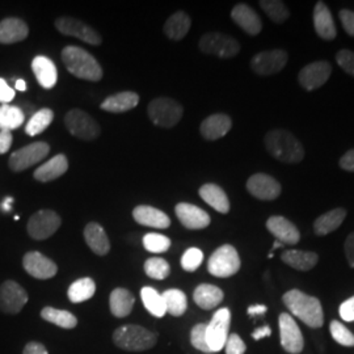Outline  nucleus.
<instances>
[{
  "label": "nucleus",
  "mask_w": 354,
  "mask_h": 354,
  "mask_svg": "<svg viewBox=\"0 0 354 354\" xmlns=\"http://www.w3.org/2000/svg\"><path fill=\"white\" fill-rule=\"evenodd\" d=\"M23 354H49L48 349L45 348V345H42L41 342H32L26 344Z\"/></svg>",
  "instance_id": "nucleus-56"
},
{
  "label": "nucleus",
  "mask_w": 354,
  "mask_h": 354,
  "mask_svg": "<svg viewBox=\"0 0 354 354\" xmlns=\"http://www.w3.org/2000/svg\"><path fill=\"white\" fill-rule=\"evenodd\" d=\"M266 306L264 304H254V306H251V307H248V310H247V313H248V315L250 317H256V315H264L266 313Z\"/></svg>",
  "instance_id": "nucleus-58"
},
{
  "label": "nucleus",
  "mask_w": 354,
  "mask_h": 354,
  "mask_svg": "<svg viewBox=\"0 0 354 354\" xmlns=\"http://www.w3.org/2000/svg\"><path fill=\"white\" fill-rule=\"evenodd\" d=\"M340 20H342V26L345 29V32L354 37V12L349 11V10H342L340 13Z\"/></svg>",
  "instance_id": "nucleus-50"
},
{
  "label": "nucleus",
  "mask_w": 354,
  "mask_h": 354,
  "mask_svg": "<svg viewBox=\"0 0 354 354\" xmlns=\"http://www.w3.org/2000/svg\"><path fill=\"white\" fill-rule=\"evenodd\" d=\"M192 21L190 17L185 12L178 11L169 16V19L165 21V36L172 41H180L185 37L189 32Z\"/></svg>",
  "instance_id": "nucleus-35"
},
{
  "label": "nucleus",
  "mask_w": 354,
  "mask_h": 354,
  "mask_svg": "<svg viewBox=\"0 0 354 354\" xmlns=\"http://www.w3.org/2000/svg\"><path fill=\"white\" fill-rule=\"evenodd\" d=\"M145 272L152 279H165L169 273V264L162 257H151L145 263Z\"/></svg>",
  "instance_id": "nucleus-43"
},
{
  "label": "nucleus",
  "mask_w": 354,
  "mask_h": 354,
  "mask_svg": "<svg viewBox=\"0 0 354 354\" xmlns=\"http://www.w3.org/2000/svg\"><path fill=\"white\" fill-rule=\"evenodd\" d=\"M270 335H272V329H270V327L264 326V327H261V328L254 329V330H253L252 337L254 340H261V339L268 337V336H270Z\"/></svg>",
  "instance_id": "nucleus-57"
},
{
  "label": "nucleus",
  "mask_w": 354,
  "mask_h": 354,
  "mask_svg": "<svg viewBox=\"0 0 354 354\" xmlns=\"http://www.w3.org/2000/svg\"><path fill=\"white\" fill-rule=\"evenodd\" d=\"M140 298H142V302L145 304L146 310L151 314L152 317H163L167 314L162 294H159L151 286H145L140 290Z\"/></svg>",
  "instance_id": "nucleus-39"
},
{
  "label": "nucleus",
  "mask_w": 354,
  "mask_h": 354,
  "mask_svg": "<svg viewBox=\"0 0 354 354\" xmlns=\"http://www.w3.org/2000/svg\"><path fill=\"white\" fill-rule=\"evenodd\" d=\"M339 165H340L342 169L354 172V149L353 150H349L345 155H342Z\"/></svg>",
  "instance_id": "nucleus-55"
},
{
  "label": "nucleus",
  "mask_w": 354,
  "mask_h": 354,
  "mask_svg": "<svg viewBox=\"0 0 354 354\" xmlns=\"http://www.w3.org/2000/svg\"><path fill=\"white\" fill-rule=\"evenodd\" d=\"M134 302H136V298L130 291L124 288H117L111 292V297H109L111 313L114 317H127L133 310Z\"/></svg>",
  "instance_id": "nucleus-33"
},
{
  "label": "nucleus",
  "mask_w": 354,
  "mask_h": 354,
  "mask_svg": "<svg viewBox=\"0 0 354 354\" xmlns=\"http://www.w3.org/2000/svg\"><path fill=\"white\" fill-rule=\"evenodd\" d=\"M345 254L349 266L354 268V232L349 234V236L345 241Z\"/></svg>",
  "instance_id": "nucleus-54"
},
{
  "label": "nucleus",
  "mask_w": 354,
  "mask_h": 354,
  "mask_svg": "<svg viewBox=\"0 0 354 354\" xmlns=\"http://www.w3.org/2000/svg\"><path fill=\"white\" fill-rule=\"evenodd\" d=\"M143 245L146 251L151 253H165L171 247V239L160 234H146L143 238Z\"/></svg>",
  "instance_id": "nucleus-44"
},
{
  "label": "nucleus",
  "mask_w": 354,
  "mask_h": 354,
  "mask_svg": "<svg viewBox=\"0 0 354 354\" xmlns=\"http://www.w3.org/2000/svg\"><path fill=\"white\" fill-rule=\"evenodd\" d=\"M340 317L345 322H354V297L349 298L340 306Z\"/></svg>",
  "instance_id": "nucleus-52"
},
{
  "label": "nucleus",
  "mask_w": 354,
  "mask_h": 354,
  "mask_svg": "<svg viewBox=\"0 0 354 354\" xmlns=\"http://www.w3.org/2000/svg\"><path fill=\"white\" fill-rule=\"evenodd\" d=\"M288 53L281 49L261 51L253 57L251 67L259 75H273L283 70V67L288 64Z\"/></svg>",
  "instance_id": "nucleus-15"
},
{
  "label": "nucleus",
  "mask_w": 354,
  "mask_h": 354,
  "mask_svg": "<svg viewBox=\"0 0 354 354\" xmlns=\"http://www.w3.org/2000/svg\"><path fill=\"white\" fill-rule=\"evenodd\" d=\"M67 130L79 140H93L100 137L102 129L96 120L82 109H73L64 115Z\"/></svg>",
  "instance_id": "nucleus-7"
},
{
  "label": "nucleus",
  "mask_w": 354,
  "mask_h": 354,
  "mask_svg": "<svg viewBox=\"0 0 354 354\" xmlns=\"http://www.w3.org/2000/svg\"><path fill=\"white\" fill-rule=\"evenodd\" d=\"M23 266L28 274L37 279H53L58 272L57 264L37 251L26 253L23 259Z\"/></svg>",
  "instance_id": "nucleus-18"
},
{
  "label": "nucleus",
  "mask_w": 354,
  "mask_h": 354,
  "mask_svg": "<svg viewBox=\"0 0 354 354\" xmlns=\"http://www.w3.org/2000/svg\"><path fill=\"white\" fill-rule=\"evenodd\" d=\"M314 26L317 36L326 41H332L337 36L336 26L328 7L323 1H317L314 8Z\"/></svg>",
  "instance_id": "nucleus-23"
},
{
  "label": "nucleus",
  "mask_w": 354,
  "mask_h": 354,
  "mask_svg": "<svg viewBox=\"0 0 354 354\" xmlns=\"http://www.w3.org/2000/svg\"><path fill=\"white\" fill-rule=\"evenodd\" d=\"M231 324V313L228 308H221L215 311L210 323L206 327V339L212 353L221 352L228 337V329Z\"/></svg>",
  "instance_id": "nucleus-9"
},
{
  "label": "nucleus",
  "mask_w": 354,
  "mask_h": 354,
  "mask_svg": "<svg viewBox=\"0 0 354 354\" xmlns=\"http://www.w3.org/2000/svg\"><path fill=\"white\" fill-rule=\"evenodd\" d=\"M53 120H54V112L51 109L49 108L39 109L37 113L33 114L32 118L28 121L26 127V134L30 137H36L50 127Z\"/></svg>",
  "instance_id": "nucleus-41"
},
{
  "label": "nucleus",
  "mask_w": 354,
  "mask_h": 354,
  "mask_svg": "<svg viewBox=\"0 0 354 354\" xmlns=\"http://www.w3.org/2000/svg\"><path fill=\"white\" fill-rule=\"evenodd\" d=\"M266 228L272 235H274L276 241H281L282 244L294 245L301 239V234L295 225L281 215L270 216L266 221Z\"/></svg>",
  "instance_id": "nucleus-20"
},
{
  "label": "nucleus",
  "mask_w": 354,
  "mask_h": 354,
  "mask_svg": "<svg viewBox=\"0 0 354 354\" xmlns=\"http://www.w3.org/2000/svg\"><path fill=\"white\" fill-rule=\"evenodd\" d=\"M200 196L205 203L210 205L221 214L230 212V201L226 192L216 184H205L200 188Z\"/></svg>",
  "instance_id": "nucleus-30"
},
{
  "label": "nucleus",
  "mask_w": 354,
  "mask_h": 354,
  "mask_svg": "<svg viewBox=\"0 0 354 354\" xmlns=\"http://www.w3.org/2000/svg\"><path fill=\"white\" fill-rule=\"evenodd\" d=\"M241 269V257L238 251L230 245L225 244L215 251L209 261L207 270L210 274L218 279H227L236 274Z\"/></svg>",
  "instance_id": "nucleus-5"
},
{
  "label": "nucleus",
  "mask_w": 354,
  "mask_h": 354,
  "mask_svg": "<svg viewBox=\"0 0 354 354\" xmlns=\"http://www.w3.org/2000/svg\"><path fill=\"white\" fill-rule=\"evenodd\" d=\"M330 73H332V66L328 62L326 61L313 62L304 66V68L299 71L298 80L304 89L314 91L327 83Z\"/></svg>",
  "instance_id": "nucleus-17"
},
{
  "label": "nucleus",
  "mask_w": 354,
  "mask_h": 354,
  "mask_svg": "<svg viewBox=\"0 0 354 354\" xmlns=\"http://www.w3.org/2000/svg\"><path fill=\"white\" fill-rule=\"evenodd\" d=\"M260 7L264 10L268 17L274 23H283L289 19L290 12L283 1L279 0H261Z\"/></svg>",
  "instance_id": "nucleus-42"
},
{
  "label": "nucleus",
  "mask_w": 354,
  "mask_h": 354,
  "mask_svg": "<svg viewBox=\"0 0 354 354\" xmlns=\"http://www.w3.org/2000/svg\"><path fill=\"white\" fill-rule=\"evenodd\" d=\"M203 253L198 248H189L187 250L181 257V266L187 272H194L203 264Z\"/></svg>",
  "instance_id": "nucleus-47"
},
{
  "label": "nucleus",
  "mask_w": 354,
  "mask_h": 354,
  "mask_svg": "<svg viewBox=\"0 0 354 354\" xmlns=\"http://www.w3.org/2000/svg\"><path fill=\"white\" fill-rule=\"evenodd\" d=\"M226 354H244L245 353V344L241 340V336L236 333L228 335L227 342H226Z\"/></svg>",
  "instance_id": "nucleus-49"
},
{
  "label": "nucleus",
  "mask_w": 354,
  "mask_h": 354,
  "mask_svg": "<svg viewBox=\"0 0 354 354\" xmlns=\"http://www.w3.org/2000/svg\"><path fill=\"white\" fill-rule=\"evenodd\" d=\"M28 304L26 289L15 281H6L0 286V311L8 315L19 314Z\"/></svg>",
  "instance_id": "nucleus-12"
},
{
  "label": "nucleus",
  "mask_w": 354,
  "mask_h": 354,
  "mask_svg": "<svg viewBox=\"0 0 354 354\" xmlns=\"http://www.w3.org/2000/svg\"><path fill=\"white\" fill-rule=\"evenodd\" d=\"M231 127L232 121L227 114H213L203 120L200 131L205 140H216L225 137L231 130Z\"/></svg>",
  "instance_id": "nucleus-22"
},
{
  "label": "nucleus",
  "mask_w": 354,
  "mask_h": 354,
  "mask_svg": "<svg viewBox=\"0 0 354 354\" xmlns=\"http://www.w3.org/2000/svg\"><path fill=\"white\" fill-rule=\"evenodd\" d=\"M223 291L218 286L210 285V283H203L196 288L193 292V299L198 307L203 310H213L218 304L223 301Z\"/></svg>",
  "instance_id": "nucleus-31"
},
{
  "label": "nucleus",
  "mask_w": 354,
  "mask_h": 354,
  "mask_svg": "<svg viewBox=\"0 0 354 354\" xmlns=\"http://www.w3.org/2000/svg\"><path fill=\"white\" fill-rule=\"evenodd\" d=\"M16 89H19V91H21V92L26 91V83L23 79H17V80H16Z\"/></svg>",
  "instance_id": "nucleus-59"
},
{
  "label": "nucleus",
  "mask_w": 354,
  "mask_h": 354,
  "mask_svg": "<svg viewBox=\"0 0 354 354\" xmlns=\"http://www.w3.org/2000/svg\"><path fill=\"white\" fill-rule=\"evenodd\" d=\"M84 239L89 248L99 254L105 256L111 250V243L102 226L96 222H91L84 228Z\"/></svg>",
  "instance_id": "nucleus-29"
},
{
  "label": "nucleus",
  "mask_w": 354,
  "mask_h": 354,
  "mask_svg": "<svg viewBox=\"0 0 354 354\" xmlns=\"http://www.w3.org/2000/svg\"><path fill=\"white\" fill-rule=\"evenodd\" d=\"M231 19L241 26V29L250 36H256L261 32L263 23L257 13L244 3L236 4L231 11Z\"/></svg>",
  "instance_id": "nucleus-21"
},
{
  "label": "nucleus",
  "mask_w": 354,
  "mask_h": 354,
  "mask_svg": "<svg viewBox=\"0 0 354 354\" xmlns=\"http://www.w3.org/2000/svg\"><path fill=\"white\" fill-rule=\"evenodd\" d=\"M13 203V198L11 197H8V198H6V201L3 203V210H6V212H10L11 210V203Z\"/></svg>",
  "instance_id": "nucleus-60"
},
{
  "label": "nucleus",
  "mask_w": 354,
  "mask_h": 354,
  "mask_svg": "<svg viewBox=\"0 0 354 354\" xmlns=\"http://www.w3.org/2000/svg\"><path fill=\"white\" fill-rule=\"evenodd\" d=\"M41 317L51 324H55L61 328L73 329L77 326V319L68 311L58 310L54 307H45L41 311Z\"/></svg>",
  "instance_id": "nucleus-40"
},
{
  "label": "nucleus",
  "mask_w": 354,
  "mask_h": 354,
  "mask_svg": "<svg viewBox=\"0 0 354 354\" xmlns=\"http://www.w3.org/2000/svg\"><path fill=\"white\" fill-rule=\"evenodd\" d=\"M13 99H15V89L11 88L3 77H0V102H1V105L12 102Z\"/></svg>",
  "instance_id": "nucleus-51"
},
{
  "label": "nucleus",
  "mask_w": 354,
  "mask_h": 354,
  "mask_svg": "<svg viewBox=\"0 0 354 354\" xmlns=\"http://www.w3.org/2000/svg\"><path fill=\"white\" fill-rule=\"evenodd\" d=\"M61 57L68 73H71L76 77L89 82L102 80V66L88 51L77 46H66Z\"/></svg>",
  "instance_id": "nucleus-3"
},
{
  "label": "nucleus",
  "mask_w": 354,
  "mask_h": 354,
  "mask_svg": "<svg viewBox=\"0 0 354 354\" xmlns=\"http://www.w3.org/2000/svg\"><path fill=\"white\" fill-rule=\"evenodd\" d=\"M96 283L89 277L80 279L73 282L67 290V297L73 304H82L91 299L95 295Z\"/></svg>",
  "instance_id": "nucleus-36"
},
{
  "label": "nucleus",
  "mask_w": 354,
  "mask_h": 354,
  "mask_svg": "<svg viewBox=\"0 0 354 354\" xmlns=\"http://www.w3.org/2000/svg\"><path fill=\"white\" fill-rule=\"evenodd\" d=\"M345 216H346V210L342 209V207L333 209L330 212L320 215L314 223L315 234L317 236H324V235H328L330 232L336 231L337 228L342 226Z\"/></svg>",
  "instance_id": "nucleus-34"
},
{
  "label": "nucleus",
  "mask_w": 354,
  "mask_h": 354,
  "mask_svg": "<svg viewBox=\"0 0 354 354\" xmlns=\"http://www.w3.org/2000/svg\"><path fill=\"white\" fill-rule=\"evenodd\" d=\"M140 102V96L136 92H120L113 96L106 97L102 104V111L111 113H125L127 111L134 109Z\"/></svg>",
  "instance_id": "nucleus-28"
},
{
  "label": "nucleus",
  "mask_w": 354,
  "mask_h": 354,
  "mask_svg": "<svg viewBox=\"0 0 354 354\" xmlns=\"http://www.w3.org/2000/svg\"><path fill=\"white\" fill-rule=\"evenodd\" d=\"M264 142L268 152L282 163L295 165L304 160V149L302 143L288 130H270L266 134Z\"/></svg>",
  "instance_id": "nucleus-2"
},
{
  "label": "nucleus",
  "mask_w": 354,
  "mask_h": 354,
  "mask_svg": "<svg viewBox=\"0 0 354 354\" xmlns=\"http://www.w3.org/2000/svg\"><path fill=\"white\" fill-rule=\"evenodd\" d=\"M32 70L42 88L50 89L57 84L58 71L50 58L38 55L32 62Z\"/></svg>",
  "instance_id": "nucleus-25"
},
{
  "label": "nucleus",
  "mask_w": 354,
  "mask_h": 354,
  "mask_svg": "<svg viewBox=\"0 0 354 354\" xmlns=\"http://www.w3.org/2000/svg\"><path fill=\"white\" fill-rule=\"evenodd\" d=\"M133 216L142 226L153 228H168L171 226L169 216L159 209L140 205L133 210Z\"/></svg>",
  "instance_id": "nucleus-24"
},
{
  "label": "nucleus",
  "mask_w": 354,
  "mask_h": 354,
  "mask_svg": "<svg viewBox=\"0 0 354 354\" xmlns=\"http://www.w3.org/2000/svg\"><path fill=\"white\" fill-rule=\"evenodd\" d=\"M24 121L26 115L20 108L8 104L0 105V131H12L15 129L21 127Z\"/></svg>",
  "instance_id": "nucleus-37"
},
{
  "label": "nucleus",
  "mask_w": 354,
  "mask_h": 354,
  "mask_svg": "<svg viewBox=\"0 0 354 354\" xmlns=\"http://www.w3.org/2000/svg\"><path fill=\"white\" fill-rule=\"evenodd\" d=\"M206 327H207V324H203V323H200V324L194 326V327L192 328V332H190V342H192V345H193L196 349L201 351L203 353L210 354L212 353V351H210V348H209V345H207Z\"/></svg>",
  "instance_id": "nucleus-46"
},
{
  "label": "nucleus",
  "mask_w": 354,
  "mask_h": 354,
  "mask_svg": "<svg viewBox=\"0 0 354 354\" xmlns=\"http://www.w3.org/2000/svg\"><path fill=\"white\" fill-rule=\"evenodd\" d=\"M55 28L64 36L79 38L89 45H100L102 38L92 26L73 17H59L55 20Z\"/></svg>",
  "instance_id": "nucleus-14"
},
{
  "label": "nucleus",
  "mask_w": 354,
  "mask_h": 354,
  "mask_svg": "<svg viewBox=\"0 0 354 354\" xmlns=\"http://www.w3.org/2000/svg\"><path fill=\"white\" fill-rule=\"evenodd\" d=\"M336 61L346 74L354 76V51L342 49L336 54Z\"/></svg>",
  "instance_id": "nucleus-48"
},
{
  "label": "nucleus",
  "mask_w": 354,
  "mask_h": 354,
  "mask_svg": "<svg viewBox=\"0 0 354 354\" xmlns=\"http://www.w3.org/2000/svg\"><path fill=\"white\" fill-rule=\"evenodd\" d=\"M198 46L205 54L219 58H232L241 51V45L235 38L218 32L203 35Z\"/></svg>",
  "instance_id": "nucleus-8"
},
{
  "label": "nucleus",
  "mask_w": 354,
  "mask_h": 354,
  "mask_svg": "<svg viewBox=\"0 0 354 354\" xmlns=\"http://www.w3.org/2000/svg\"><path fill=\"white\" fill-rule=\"evenodd\" d=\"M165 301V310L172 317H181L188 308V301L184 291L178 289H169L165 290L162 295Z\"/></svg>",
  "instance_id": "nucleus-38"
},
{
  "label": "nucleus",
  "mask_w": 354,
  "mask_h": 354,
  "mask_svg": "<svg viewBox=\"0 0 354 354\" xmlns=\"http://www.w3.org/2000/svg\"><path fill=\"white\" fill-rule=\"evenodd\" d=\"M282 301L294 317L301 319L310 328H320L324 324V314L320 301L304 294V291L292 289L283 294Z\"/></svg>",
  "instance_id": "nucleus-1"
},
{
  "label": "nucleus",
  "mask_w": 354,
  "mask_h": 354,
  "mask_svg": "<svg viewBox=\"0 0 354 354\" xmlns=\"http://www.w3.org/2000/svg\"><path fill=\"white\" fill-rule=\"evenodd\" d=\"M279 339L282 348L290 354L301 353L304 351V335L298 327L297 322L290 314H281L279 319Z\"/></svg>",
  "instance_id": "nucleus-13"
},
{
  "label": "nucleus",
  "mask_w": 354,
  "mask_h": 354,
  "mask_svg": "<svg viewBox=\"0 0 354 354\" xmlns=\"http://www.w3.org/2000/svg\"><path fill=\"white\" fill-rule=\"evenodd\" d=\"M68 169V160L64 153L55 155L49 162L39 165L35 171L33 176L39 183H49L57 180L58 177L64 176Z\"/></svg>",
  "instance_id": "nucleus-27"
},
{
  "label": "nucleus",
  "mask_w": 354,
  "mask_h": 354,
  "mask_svg": "<svg viewBox=\"0 0 354 354\" xmlns=\"http://www.w3.org/2000/svg\"><path fill=\"white\" fill-rule=\"evenodd\" d=\"M177 218L188 230H203L210 225V215L192 203H177L175 207Z\"/></svg>",
  "instance_id": "nucleus-19"
},
{
  "label": "nucleus",
  "mask_w": 354,
  "mask_h": 354,
  "mask_svg": "<svg viewBox=\"0 0 354 354\" xmlns=\"http://www.w3.org/2000/svg\"><path fill=\"white\" fill-rule=\"evenodd\" d=\"M50 151V146L45 142H36L13 152L10 156L8 165L13 172L26 171L29 167L44 160Z\"/></svg>",
  "instance_id": "nucleus-11"
},
{
  "label": "nucleus",
  "mask_w": 354,
  "mask_h": 354,
  "mask_svg": "<svg viewBox=\"0 0 354 354\" xmlns=\"http://www.w3.org/2000/svg\"><path fill=\"white\" fill-rule=\"evenodd\" d=\"M329 330L335 342H339L342 346H354V335L342 324V322L332 320Z\"/></svg>",
  "instance_id": "nucleus-45"
},
{
  "label": "nucleus",
  "mask_w": 354,
  "mask_h": 354,
  "mask_svg": "<svg viewBox=\"0 0 354 354\" xmlns=\"http://www.w3.org/2000/svg\"><path fill=\"white\" fill-rule=\"evenodd\" d=\"M147 113L156 127H176L180 122L184 109L180 102L169 97H158L149 104Z\"/></svg>",
  "instance_id": "nucleus-6"
},
{
  "label": "nucleus",
  "mask_w": 354,
  "mask_h": 354,
  "mask_svg": "<svg viewBox=\"0 0 354 354\" xmlns=\"http://www.w3.org/2000/svg\"><path fill=\"white\" fill-rule=\"evenodd\" d=\"M61 216L53 210H39L28 222V234L35 241H45L61 227Z\"/></svg>",
  "instance_id": "nucleus-10"
},
{
  "label": "nucleus",
  "mask_w": 354,
  "mask_h": 354,
  "mask_svg": "<svg viewBox=\"0 0 354 354\" xmlns=\"http://www.w3.org/2000/svg\"><path fill=\"white\" fill-rule=\"evenodd\" d=\"M281 260L297 270L307 272L317 266L319 256L315 252L288 250L281 254Z\"/></svg>",
  "instance_id": "nucleus-32"
},
{
  "label": "nucleus",
  "mask_w": 354,
  "mask_h": 354,
  "mask_svg": "<svg viewBox=\"0 0 354 354\" xmlns=\"http://www.w3.org/2000/svg\"><path fill=\"white\" fill-rule=\"evenodd\" d=\"M158 335L140 326L127 324L115 329L113 342L118 348L127 352L149 351L156 345Z\"/></svg>",
  "instance_id": "nucleus-4"
},
{
  "label": "nucleus",
  "mask_w": 354,
  "mask_h": 354,
  "mask_svg": "<svg viewBox=\"0 0 354 354\" xmlns=\"http://www.w3.org/2000/svg\"><path fill=\"white\" fill-rule=\"evenodd\" d=\"M12 133L11 131H0V155L10 151L12 146Z\"/></svg>",
  "instance_id": "nucleus-53"
},
{
  "label": "nucleus",
  "mask_w": 354,
  "mask_h": 354,
  "mask_svg": "<svg viewBox=\"0 0 354 354\" xmlns=\"http://www.w3.org/2000/svg\"><path fill=\"white\" fill-rule=\"evenodd\" d=\"M29 35L26 21L16 17H8L0 21V44H16L24 41Z\"/></svg>",
  "instance_id": "nucleus-26"
},
{
  "label": "nucleus",
  "mask_w": 354,
  "mask_h": 354,
  "mask_svg": "<svg viewBox=\"0 0 354 354\" xmlns=\"http://www.w3.org/2000/svg\"><path fill=\"white\" fill-rule=\"evenodd\" d=\"M247 189L257 200L272 201L279 197L282 188L274 177L266 174H256L248 178Z\"/></svg>",
  "instance_id": "nucleus-16"
}]
</instances>
